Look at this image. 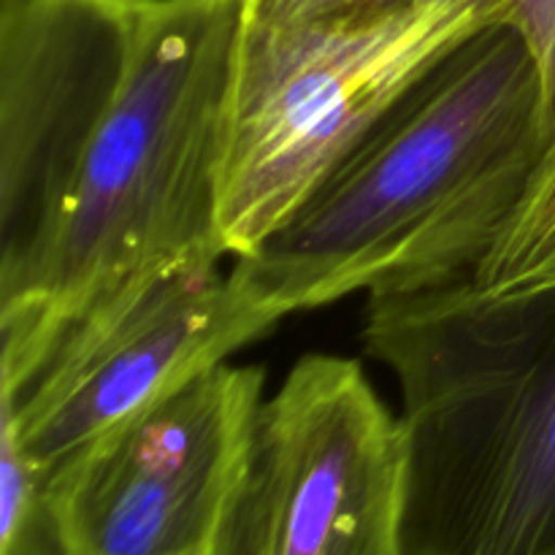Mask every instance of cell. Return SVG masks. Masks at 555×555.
Listing matches in <instances>:
<instances>
[{"label":"cell","instance_id":"1","mask_svg":"<svg viewBox=\"0 0 555 555\" xmlns=\"http://www.w3.org/2000/svg\"><path fill=\"white\" fill-rule=\"evenodd\" d=\"M247 0H3L0 377L60 325L225 258L220 166Z\"/></svg>","mask_w":555,"mask_h":555},{"label":"cell","instance_id":"2","mask_svg":"<svg viewBox=\"0 0 555 555\" xmlns=\"http://www.w3.org/2000/svg\"><path fill=\"white\" fill-rule=\"evenodd\" d=\"M551 150L540 70L496 22L426 70L233 274L287 318L472 276Z\"/></svg>","mask_w":555,"mask_h":555},{"label":"cell","instance_id":"3","mask_svg":"<svg viewBox=\"0 0 555 555\" xmlns=\"http://www.w3.org/2000/svg\"><path fill=\"white\" fill-rule=\"evenodd\" d=\"M401 393V555H555V285L369 296Z\"/></svg>","mask_w":555,"mask_h":555},{"label":"cell","instance_id":"4","mask_svg":"<svg viewBox=\"0 0 555 555\" xmlns=\"http://www.w3.org/2000/svg\"><path fill=\"white\" fill-rule=\"evenodd\" d=\"M496 22L477 3L244 22L220 166L225 253L258 247L431 65Z\"/></svg>","mask_w":555,"mask_h":555},{"label":"cell","instance_id":"5","mask_svg":"<svg viewBox=\"0 0 555 555\" xmlns=\"http://www.w3.org/2000/svg\"><path fill=\"white\" fill-rule=\"evenodd\" d=\"M220 260L125 287L60 325L25 379H0V423L43 477L280 323Z\"/></svg>","mask_w":555,"mask_h":555},{"label":"cell","instance_id":"6","mask_svg":"<svg viewBox=\"0 0 555 555\" xmlns=\"http://www.w3.org/2000/svg\"><path fill=\"white\" fill-rule=\"evenodd\" d=\"M401 428L356 361L312 352L260 406L206 555H401Z\"/></svg>","mask_w":555,"mask_h":555},{"label":"cell","instance_id":"7","mask_svg":"<svg viewBox=\"0 0 555 555\" xmlns=\"http://www.w3.org/2000/svg\"><path fill=\"white\" fill-rule=\"evenodd\" d=\"M258 366L217 363L47 477L68 555H206L266 396Z\"/></svg>","mask_w":555,"mask_h":555},{"label":"cell","instance_id":"8","mask_svg":"<svg viewBox=\"0 0 555 555\" xmlns=\"http://www.w3.org/2000/svg\"><path fill=\"white\" fill-rule=\"evenodd\" d=\"M472 280L491 293H520L555 285V144L509 225Z\"/></svg>","mask_w":555,"mask_h":555},{"label":"cell","instance_id":"9","mask_svg":"<svg viewBox=\"0 0 555 555\" xmlns=\"http://www.w3.org/2000/svg\"><path fill=\"white\" fill-rule=\"evenodd\" d=\"M0 555H68L47 477L0 423Z\"/></svg>","mask_w":555,"mask_h":555},{"label":"cell","instance_id":"10","mask_svg":"<svg viewBox=\"0 0 555 555\" xmlns=\"http://www.w3.org/2000/svg\"><path fill=\"white\" fill-rule=\"evenodd\" d=\"M431 3H477L496 20L509 22V0H247V20L269 25L339 20V16L385 14Z\"/></svg>","mask_w":555,"mask_h":555},{"label":"cell","instance_id":"11","mask_svg":"<svg viewBox=\"0 0 555 555\" xmlns=\"http://www.w3.org/2000/svg\"><path fill=\"white\" fill-rule=\"evenodd\" d=\"M509 25L534 54L551 146L555 144V0H509Z\"/></svg>","mask_w":555,"mask_h":555}]
</instances>
